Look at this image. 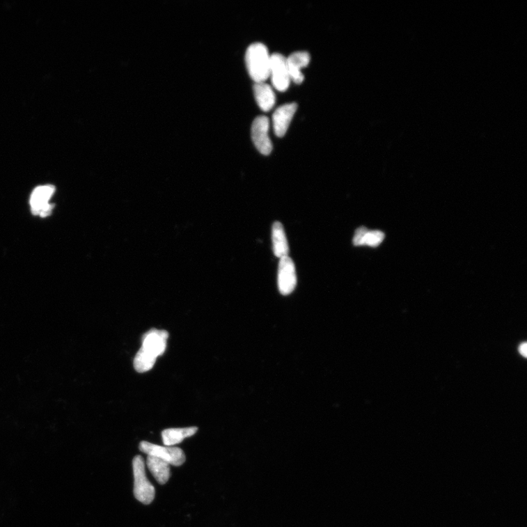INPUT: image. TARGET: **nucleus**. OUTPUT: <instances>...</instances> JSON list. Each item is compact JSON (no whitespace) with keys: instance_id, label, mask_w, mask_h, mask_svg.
Segmentation results:
<instances>
[{"instance_id":"obj_5","label":"nucleus","mask_w":527,"mask_h":527,"mask_svg":"<svg viewBox=\"0 0 527 527\" xmlns=\"http://www.w3.org/2000/svg\"><path fill=\"white\" fill-rule=\"evenodd\" d=\"M269 122L265 116L256 118L252 124L251 136L256 149L264 155H268L273 150L272 140L268 136Z\"/></svg>"},{"instance_id":"obj_6","label":"nucleus","mask_w":527,"mask_h":527,"mask_svg":"<svg viewBox=\"0 0 527 527\" xmlns=\"http://www.w3.org/2000/svg\"><path fill=\"white\" fill-rule=\"evenodd\" d=\"M297 274L295 265L289 255L280 259L278 270V286L281 294L288 295L295 289Z\"/></svg>"},{"instance_id":"obj_7","label":"nucleus","mask_w":527,"mask_h":527,"mask_svg":"<svg viewBox=\"0 0 527 527\" xmlns=\"http://www.w3.org/2000/svg\"><path fill=\"white\" fill-rule=\"evenodd\" d=\"M54 191L53 186H42L33 191L31 197V205L34 215L47 217L51 214L54 206L49 203V200Z\"/></svg>"},{"instance_id":"obj_3","label":"nucleus","mask_w":527,"mask_h":527,"mask_svg":"<svg viewBox=\"0 0 527 527\" xmlns=\"http://www.w3.org/2000/svg\"><path fill=\"white\" fill-rule=\"evenodd\" d=\"M139 449L148 455L159 458L170 465L179 466L186 462V455L179 448L163 447L143 441L140 443Z\"/></svg>"},{"instance_id":"obj_11","label":"nucleus","mask_w":527,"mask_h":527,"mask_svg":"<svg viewBox=\"0 0 527 527\" xmlns=\"http://www.w3.org/2000/svg\"><path fill=\"white\" fill-rule=\"evenodd\" d=\"M253 93L256 102L264 111L272 110L276 104L275 93L265 82L255 83Z\"/></svg>"},{"instance_id":"obj_13","label":"nucleus","mask_w":527,"mask_h":527,"mask_svg":"<svg viewBox=\"0 0 527 527\" xmlns=\"http://www.w3.org/2000/svg\"><path fill=\"white\" fill-rule=\"evenodd\" d=\"M147 465L155 479L161 485H164L168 482L171 477L170 464L159 458L148 455Z\"/></svg>"},{"instance_id":"obj_10","label":"nucleus","mask_w":527,"mask_h":527,"mask_svg":"<svg viewBox=\"0 0 527 527\" xmlns=\"http://www.w3.org/2000/svg\"><path fill=\"white\" fill-rule=\"evenodd\" d=\"M310 60V54L306 52H297L289 56L287 59V65L291 81L297 84L304 81V76L301 70L308 66Z\"/></svg>"},{"instance_id":"obj_17","label":"nucleus","mask_w":527,"mask_h":527,"mask_svg":"<svg viewBox=\"0 0 527 527\" xmlns=\"http://www.w3.org/2000/svg\"><path fill=\"white\" fill-rule=\"evenodd\" d=\"M369 230L367 229L366 227L361 226L359 228V229L356 230L354 237H353V244L355 246H364V239L365 237V235Z\"/></svg>"},{"instance_id":"obj_12","label":"nucleus","mask_w":527,"mask_h":527,"mask_svg":"<svg viewBox=\"0 0 527 527\" xmlns=\"http://www.w3.org/2000/svg\"><path fill=\"white\" fill-rule=\"evenodd\" d=\"M273 249L278 258L288 256L289 253L288 241L281 223L276 221L272 227Z\"/></svg>"},{"instance_id":"obj_9","label":"nucleus","mask_w":527,"mask_h":527,"mask_svg":"<svg viewBox=\"0 0 527 527\" xmlns=\"http://www.w3.org/2000/svg\"><path fill=\"white\" fill-rule=\"evenodd\" d=\"M297 109V104L291 103L284 104L276 110L273 116V123L277 136L283 137L286 134Z\"/></svg>"},{"instance_id":"obj_15","label":"nucleus","mask_w":527,"mask_h":527,"mask_svg":"<svg viewBox=\"0 0 527 527\" xmlns=\"http://www.w3.org/2000/svg\"><path fill=\"white\" fill-rule=\"evenodd\" d=\"M156 360L154 356L141 348L135 356L134 366L137 372L145 373L153 368Z\"/></svg>"},{"instance_id":"obj_2","label":"nucleus","mask_w":527,"mask_h":527,"mask_svg":"<svg viewBox=\"0 0 527 527\" xmlns=\"http://www.w3.org/2000/svg\"><path fill=\"white\" fill-rule=\"evenodd\" d=\"M134 475V494L136 500L144 505H150L155 498V489L148 480L145 473V464L141 455L133 460Z\"/></svg>"},{"instance_id":"obj_1","label":"nucleus","mask_w":527,"mask_h":527,"mask_svg":"<svg viewBox=\"0 0 527 527\" xmlns=\"http://www.w3.org/2000/svg\"><path fill=\"white\" fill-rule=\"evenodd\" d=\"M270 56L267 48L260 42H255L248 48L246 66L255 83L265 82L269 77Z\"/></svg>"},{"instance_id":"obj_18","label":"nucleus","mask_w":527,"mask_h":527,"mask_svg":"<svg viewBox=\"0 0 527 527\" xmlns=\"http://www.w3.org/2000/svg\"><path fill=\"white\" fill-rule=\"evenodd\" d=\"M526 344L523 343L520 345L519 349L520 354L523 355L524 358H526Z\"/></svg>"},{"instance_id":"obj_14","label":"nucleus","mask_w":527,"mask_h":527,"mask_svg":"<svg viewBox=\"0 0 527 527\" xmlns=\"http://www.w3.org/2000/svg\"><path fill=\"white\" fill-rule=\"evenodd\" d=\"M197 431V427L166 430L162 432L164 444L167 447L180 444L184 439L194 436Z\"/></svg>"},{"instance_id":"obj_8","label":"nucleus","mask_w":527,"mask_h":527,"mask_svg":"<svg viewBox=\"0 0 527 527\" xmlns=\"http://www.w3.org/2000/svg\"><path fill=\"white\" fill-rule=\"evenodd\" d=\"M168 333L164 330L151 329L142 338V347L145 352L158 359L166 351Z\"/></svg>"},{"instance_id":"obj_16","label":"nucleus","mask_w":527,"mask_h":527,"mask_svg":"<svg viewBox=\"0 0 527 527\" xmlns=\"http://www.w3.org/2000/svg\"><path fill=\"white\" fill-rule=\"evenodd\" d=\"M384 239V234L379 230L368 231L364 239V246L377 247Z\"/></svg>"},{"instance_id":"obj_4","label":"nucleus","mask_w":527,"mask_h":527,"mask_svg":"<svg viewBox=\"0 0 527 527\" xmlns=\"http://www.w3.org/2000/svg\"><path fill=\"white\" fill-rule=\"evenodd\" d=\"M269 77H272L274 88L280 91H287L290 87L291 79L287 65V58L281 54L270 56Z\"/></svg>"}]
</instances>
